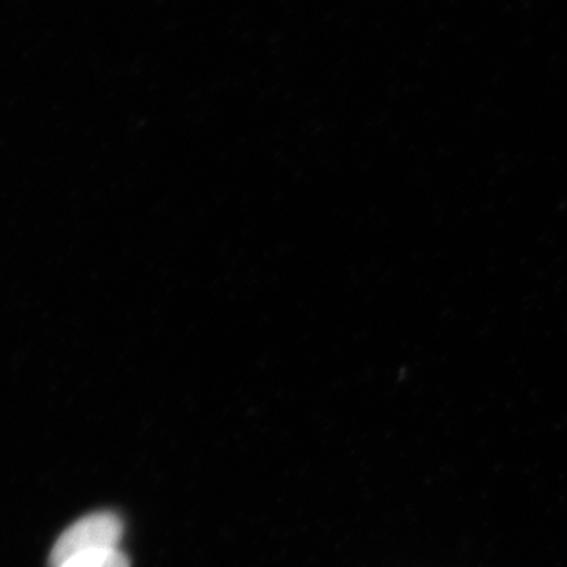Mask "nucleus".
Instances as JSON below:
<instances>
[{
	"mask_svg": "<svg viewBox=\"0 0 567 567\" xmlns=\"http://www.w3.org/2000/svg\"><path fill=\"white\" fill-rule=\"evenodd\" d=\"M123 525L112 513H95L74 522L55 540L50 555V566L61 567L69 559L89 551L117 548Z\"/></svg>",
	"mask_w": 567,
	"mask_h": 567,
	"instance_id": "1",
	"label": "nucleus"
},
{
	"mask_svg": "<svg viewBox=\"0 0 567 567\" xmlns=\"http://www.w3.org/2000/svg\"><path fill=\"white\" fill-rule=\"evenodd\" d=\"M61 567H130V563L117 548H107L78 555L63 563Z\"/></svg>",
	"mask_w": 567,
	"mask_h": 567,
	"instance_id": "2",
	"label": "nucleus"
}]
</instances>
